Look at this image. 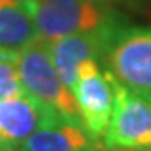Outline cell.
Returning a JSON list of instances; mask_svg holds the SVG:
<instances>
[{
	"mask_svg": "<svg viewBox=\"0 0 151 151\" xmlns=\"http://www.w3.org/2000/svg\"><path fill=\"white\" fill-rule=\"evenodd\" d=\"M62 122L52 109L28 93L0 100V142L11 148L17 150L37 129Z\"/></svg>",
	"mask_w": 151,
	"mask_h": 151,
	"instance_id": "52a82bcc",
	"label": "cell"
},
{
	"mask_svg": "<svg viewBox=\"0 0 151 151\" xmlns=\"http://www.w3.org/2000/svg\"><path fill=\"white\" fill-rule=\"evenodd\" d=\"M105 2H111V0H105Z\"/></svg>",
	"mask_w": 151,
	"mask_h": 151,
	"instance_id": "4fadbf2b",
	"label": "cell"
},
{
	"mask_svg": "<svg viewBox=\"0 0 151 151\" xmlns=\"http://www.w3.org/2000/svg\"><path fill=\"white\" fill-rule=\"evenodd\" d=\"M34 20L39 39L45 42L123 23L105 0H37Z\"/></svg>",
	"mask_w": 151,
	"mask_h": 151,
	"instance_id": "7a4b0ae2",
	"label": "cell"
},
{
	"mask_svg": "<svg viewBox=\"0 0 151 151\" xmlns=\"http://www.w3.org/2000/svg\"><path fill=\"white\" fill-rule=\"evenodd\" d=\"M19 52L0 50V100L22 96L26 91L20 82L17 68Z\"/></svg>",
	"mask_w": 151,
	"mask_h": 151,
	"instance_id": "30bf717a",
	"label": "cell"
},
{
	"mask_svg": "<svg viewBox=\"0 0 151 151\" xmlns=\"http://www.w3.org/2000/svg\"><path fill=\"white\" fill-rule=\"evenodd\" d=\"M17 68L23 90L29 96L52 109L63 122L82 127L74 96L52 63L48 42L36 39L22 48L17 56Z\"/></svg>",
	"mask_w": 151,
	"mask_h": 151,
	"instance_id": "6da1fadb",
	"label": "cell"
},
{
	"mask_svg": "<svg viewBox=\"0 0 151 151\" xmlns=\"http://www.w3.org/2000/svg\"><path fill=\"white\" fill-rule=\"evenodd\" d=\"M106 151H143V150H133V148H113V150H106Z\"/></svg>",
	"mask_w": 151,
	"mask_h": 151,
	"instance_id": "8fae6325",
	"label": "cell"
},
{
	"mask_svg": "<svg viewBox=\"0 0 151 151\" xmlns=\"http://www.w3.org/2000/svg\"><path fill=\"white\" fill-rule=\"evenodd\" d=\"M120 25L91 32L71 34V36H65L52 42H48L52 63L62 82L70 88L71 93L77 80L79 66L86 60H97L102 63L109 40Z\"/></svg>",
	"mask_w": 151,
	"mask_h": 151,
	"instance_id": "8992f818",
	"label": "cell"
},
{
	"mask_svg": "<svg viewBox=\"0 0 151 151\" xmlns=\"http://www.w3.org/2000/svg\"><path fill=\"white\" fill-rule=\"evenodd\" d=\"M17 151H106L104 140L91 137L82 127L56 123L31 134Z\"/></svg>",
	"mask_w": 151,
	"mask_h": 151,
	"instance_id": "ba28073f",
	"label": "cell"
},
{
	"mask_svg": "<svg viewBox=\"0 0 151 151\" xmlns=\"http://www.w3.org/2000/svg\"><path fill=\"white\" fill-rule=\"evenodd\" d=\"M102 65L122 86L151 102V26L120 25L106 46Z\"/></svg>",
	"mask_w": 151,
	"mask_h": 151,
	"instance_id": "3957f363",
	"label": "cell"
},
{
	"mask_svg": "<svg viewBox=\"0 0 151 151\" xmlns=\"http://www.w3.org/2000/svg\"><path fill=\"white\" fill-rule=\"evenodd\" d=\"M26 2H37V0H26Z\"/></svg>",
	"mask_w": 151,
	"mask_h": 151,
	"instance_id": "7c38bea8",
	"label": "cell"
},
{
	"mask_svg": "<svg viewBox=\"0 0 151 151\" xmlns=\"http://www.w3.org/2000/svg\"><path fill=\"white\" fill-rule=\"evenodd\" d=\"M104 145L106 150L133 148L151 151V102L119 83Z\"/></svg>",
	"mask_w": 151,
	"mask_h": 151,
	"instance_id": "5b68a950",
	"label": "cell"
},
{
	"mask_svg": "<svg viewBox=\"0 0 151 151\" xmlns=\"http://www.w3.org/2000/svg\"><path fill=\"white\" fill-rule=\"evenodd\" d=\"M34 8L36 2L0 0V50L19 52L39 39Z\"/></svg>",
	"mask_w": 151,
	"mask_h": 151,
	"instance_id": "9c48e42d",
	"label": "cell"
},
{
	"mask_svg": "<svg viewBox=\"0 0 151 151\" xmlns=\"http://www.w3.org/2000/svg\"><path fill=\"white\" fill-rule=\"evenodd\" d=\"M97 60H86L79 66L73 96L83 129L91 137L104 140L114 111L119 82Z\"/></svg>",
	"mask_w": 151,
	"mask_h": 151,
	"instance_id": "277c9868",
	"label": "cell"
}]
</instances>
